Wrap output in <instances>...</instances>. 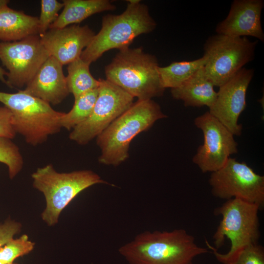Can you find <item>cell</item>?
<instances>
[{
	"label": "cell",
	"instance_id": "1",
	"mask_svg": "<svg viewBox=\"0 0 264 264\" xmlns=\"http://www.w3.org/2000/svg\"><path fill=\"white\" fill-rule=\"evenodd\" d=\"M254 203L232 198L215 210L221 220L213 235L212 246L205 240L217 260L222 264H230L247 247L258 243L260 237L259 211Z\"/></svg>",
	"mask_w": 264,
	"mask_h": 264
},
{
	"label": "cell",
	"instance_id": "2",
	"mask_svg": "<svg viewBox=\"0 0 264 264\" xmlns=\"http://www.w3.org/2000/svg\"><path fill=\"white\" fill-rule=\"evenodd\" d=\"M119 253L130 264H191L208 252L183 229L145 232L120 247Z\"/></svg>",
	"mask_w": 264,
	"mask_h": 264
},
{
	"label": "cell",
	"instance_id": "3",
	"mask_svg": "<svg viewBox=\"0 0 264 264\" xmlns=\"http://www.w3.org/2000/svg\"><path fill=\"white\" fill-rule=\"evenodd\" d=\"M152 99L138 100L96 137L101 150L98 161L117 166L128 159L130 145L140 133L148 130L157 120L167 117Z\"/></svg>",
	"mask_w": 264,
	"mask_h": 264
},
{
	"label": "cell",
	"instance_id": "4",
	"mask_svg": "<svg viewBox=\"0 0 264 264\" xmlns=\"http://www.w3.org/2000/svg\"><path fill=\"white\" fill-rule=\"evenodd\" d=\"M127 3L121 14L103 17L101 29L80 57L88 65L110 50L129 47L137 37L155 29L156 22L151 16L147 5L139 0H129Z\"/></svg>",
	"mask_w": 264,
	"mask_h": 264
},
{
	"label": "cell",
	"instance_id": "5",
	"mask_svg": "<svg viewBox=\"0 0 264 264\" xmlns=\"http://www.w3.org/2000/svg\"><path fill=\"white\" fill-rule=\"evenodd\" d=\"M156 57L141 47L119 50L105 68L106 80L139 100L162 96V85Z\"/></svg>",
	"mask_w": 264,
	"mask_h": 264
},
{
	"label": "cell",
	"instance_id": "6",
	"mask_svg": "<svg viewBox=\"0 0 264 264\" xmlns=\"http://www.w3.org/2000/svg\"><path fill=\"white\" fill-rule=\"evenodd\" d=\"M0 102L10 110L15 132L30 145L43 143L62 128L64 112L54 110L49 103L23 90L14 93L0 91Z\"/></svg>",
	"mask_w": 264,
	"mask_h": 264
},
{
	"label": "cell",
	"instance_id": "7",
	"mask_svg": "<svg viewBox=\"0 0 264 264\" xmlns=\"http://www.w3.org/2000/svg\"><path fill=\"white\" fill-rule=\"evenodd\" d=\"M31 176L33 187L45 197L42 218L49 226L58 222L63 210L83 190L95 184H108L92 171L60 173L51 164L38 168Z\"/></svg>",
	"mask_w": 264,
	"mask_h": 264
},
{
	"label": "cell",
	"instance_id": "8",
	"mask_svg": "<svg viewBox=\"0 0 264 264\" xmlns=\"http://www.w3.org/2000/svg\"><path fill=\"white\" fill-rule=\"evenodd\" d=\"M258 41L218 34L207 39L203 45L207 59L204 68L214 86L223 85L254 59Z\"/></svg>",
	"mask_w": 264,
	"mask_h": 264
},
{
	"label": "cell",
	"instance_id": "9",
	"mask_svg": "<svg viewBox=\"0 0 264 264\" xmlns=\"http://www.w3.org/2000/svg\"><path fill=\"white\" fill-rule=\"evenodd\" d=\"M98 96L90 116L72 130L69 138L86 145L102 133L133 103L134 97L105 79H100Z\"/></svg>",
	"mask_w": 264,
	"mask_h": 264
},
{
	"label": "cell",
	"instance_id": "10",
	"mask_svg": "<svg viewBox=\"0 0 264 264\" xmlns=\"http://www.w3.org/2000/svg\"><path fill=\"white\" fill-rule=\"evenodd\" d=\"M214 196L229 200L239 198L264 205V176L257 174L245 162L229 157L219 170L212 172L209 179Z\"/></svg>",
	"mask_w": 264,
	"mask_h": 264
},
{
	"label": "cell",
	"instance_id": "11",
	"mask_svg": "<svg viewBox=\"0 0 264 264\" xmlns=\"http://www.w3.org/2000/svg\"><path fill=\"white\" fill-rule=\"evenodd\" d=\"M50 56L39 35L11 42H0V60L8 70L6 85L22 88L32 79Z\"/></svg>",
	"mask_w": 264,
	"mask_h": 264
},
{
	"label": "cell",
	"instance_id": "12",
	"mask_svg": "<svg viewBox=\"0 0 264 264\" xmlns=\"http://www.w3.org/2000/svg\"><path fill=\"white\" fill-rule=\"evenodd\" d=\"M195 126L203 135V143L193 157L202 173L214 172L226 163L230 155L238 153L234 135L208 111L198 116Z\"/></svg>",
	"mask_w": 264,
	"mask_h": 264
},
{
	"label": "cell",
	"instance_id": "13",
	"mask_svg": "<svg viewBox=\"0 0 264 264\" xmlns=\"http://www.w3.org/2000/svg\"><path fill=\"white\" fill-rule=\"evenodd\" d=\"M254 74L253 68L242 67L220 86L216 100L209 112L234 135L242 134L240 115L246 108V91Z\"/></svg>",
	"mask_w": 264,
	"mask_h": 264
},
{
	"label": "cell",
	"instance_id": "14",
	"mask_svg": "<svg viewBox=\"0 0 264 264\" xmlns=\"http://www.w3.org/2000/svg\"><path fill=\"white\" fill-rule=\"evenodd\" d=\"M95 35L87 25L72 24L61 28H49L40 37L50 55L64 65L79 58Z\"/></svg>",
	"mask_w": 264,
	"mask_h": 264
},
{
	"label": "cell",
	"instance_id": "15",
	"mask_svg": "<svg viewBox=\"0 0 264 264\" xmlns=\"http://www.w3.org/2000/svg\"><path fill=\"white\" fill-rule=\"evenodd\" d=\"M263 0H235L226 18L216 27L218 34L230 37L251 36L264 41L261 23Z\"/></svg>",
	"mask_w": 264,
	"mask_h": 264
},
{
	"label": "cell",
	"instance_id": "16",
	"mask_svg": "<svg viewBox=\"0 0 264 264\" xmlns=\"http://www.w3.org/2000/svg\"><path fill=\"white\" fill-rule=\"evenodd\" d=\"M63 66L50 56L23 90L49 104H59L69 94Z\"/></svg>",
	"mask_w": 264,
	"mask_h": 264
},
{
	"label": "cell",
	"instance_id": "17",
	"mask_svg": "<svg viewBox=\"0 0 264 264\" xmlns=\"http://www.w3.org/2000/svg\"><path fill=\"white\" fill-rule=\"evenodd\" d=\"M214 85L207 77L204 67L179 87L172 88V97L181 100L185 107L210 108L217 98Z\"/></svg>",
	"mask_w": 264,
	"mask_h": 264
},
{
	"label": "cell",
	"instance_id": "18",
	"mask_svg": "<svg viewBox=\"0 0 264 264\" xmlns=\"http://www.w3.org/2000/svg\"><path fill=\"white\" fill-rule=\"evenodd\" d=\"M39 35L38 17L5 6L0 9V41L11 42Z\"/></svg>",
	"mask_w": 264,
	"mask_h": 264
},
{
	"label": "cell",
	"instance_id": "19",
	"mask_svg": "<svg viewBox=\"0 0 264 264\" xmlns=\"http://www.w3.org/2000/svg\"><path fill=\"white\" fill-rule=\"evenodd\" d=\"M64 9L49 28H61L82 22L100 12L114 10L116 6L109 0H64Z\"/></svg>",
	"mask_w": 264,
	"mask_h": 264
},
{
	"label": "cell",
	"instance_id": "20",
	"mask_svg": "<svg viewBox=\"0 0 264 264\" xmlns=\"http://www.w3.org/2000/svg\"><path fill=\"white\" fill-rule=\"evenodd\" d=\"M207 61L203 55L200 58L190 61L173 62L164 67H159V73L164 88H176L204 67Z\"/></svg>",
	"mask_w": 264,
	"mask_h": 264
},
{
	"label": "cell",
	"instance_id": "21",
	"mask_svg": "<svg viewBox=\"0 0 264 264\" xmlns=\"http://www.w3.org/2000/svg\"><path fill=\"white\" fill-rule=\"evenodd\" d=\"M67 70V88L74 99L99 87L100 79L97 80L93 77L89 70V65L80 57L68 64Z\"/></svg>",
	"mask_w": 264,
	"mask_h": 264
},
{
	"label": "cell",
	"instance_id": "22",
	"mask_svg": "<svg viewBox=\"0 0 264 264\" xmlns=\"http://www.w3.org/2000/svg\"><path fill=\"white\" fill-rule=\"evenodd\" d=\"M98 88L86 92L75 99L71 110L64 112L61 119L62 128L71 130L86 120L91 114L98 94Z\"/></svg>",
	"mask_w": 264,
	"mask_h": 264
},
{
	"label": "cell",
	"instance_id": "23",
	"mask_svg": "<svg viewBox=\"0 0 264 264\" xmlns=\"http://www.w3.org/2000/svg\"><path fill=\"white\" fill-rule=\"evenodd\" d=\"M0 162L7 166L11 179L22 168L23 160L19 148L10 139L0 137Z\"/></svg>",
	"mask_w": 264,
	"mask_h": 264
},
{
	"label": "cell",
	"instance_id": "24",
	"mask_svg": "<svg viewBox=\"0 0 264 264\" xmlns=\"http://www.w3.org/2000/svg\"><path fill=\"white\" fill-rule=\"evenodd\" d=\"M34 242L24 234L20 238L10 240L0 248V261L13 263L17 258L26 255L34 249Z\"/></svg>",
	"mask_w": 264,
	"mask_h": 264
},
{
	"label": "cell",
	"instance_id": "25",
	"mask_svg": "<svg viewBox=\"0 0 264 264\" xmlns=\"http://www.w3.org/2000/svg\"><path fill=\"white\" fill-rule=\"evenodd\" d=\"M41 4V14L38 18L39 36L47 31L58 18L59 11L64 7L63 3L57 0H42Z\"/></svg>",
	"mask_w": 264,
	"mask_h": 264
},
{
	"label": "cell",
	"instance_id": "26",
	"mask_svg": "<svg viewBox=\"0 0 264 264\" xmlns=\"http://www.w3.org/2000/svg\"><path fill=\"white\" fill-rule=\"evenodd\" d=\"M230 264H264L263 247L258 243L247 247Z\"/></svg>",
	"mask_w": 264,
	"mask_h": 264
},
{
	"label": "cell",
	"instance_id": "27",
	"mask_svg": "<svg viewBox=\"0 0 264 264\" xmlns=\"http://www.w3.org/2000/svg\"><path fill=\"white\" fill-rule=\"evenodd\" d=\"M16 134L12 125L10 110L4 106L0 107V137L12 139Z\"/></svg>",
	"mask_w": 264,
	"mask_h": 264
},
{
	"label": "cell",
	"instance_id": "28",
	"mask_svg": "<svg viewBox=\"0 0 264 264\" xmlns=\"http://www.w3.org/2000/svg\"><path fill=\"white\" fill-rule=\"evenodd\" d=\"M21 228V224L17 222L8 220L0 224V248L13 237L18 233Z\"/></svg>",
	"mask_w": 264,
	"mask_h": 264
},
{
	"label": "cell",
	"instance_id": "29",
	"mask_svg": "<svg viewBox=\"0 0 264 264\" xmlns=\"http://www.w3.org/2000/svg\"><path fill=\"white\" fill-rule=\"evenodd\" d=\"M7 74L6 72L4 69L0 66V81L2 83L6 85V79L4 78L5 76Z\"/></svg>",
	"mask_w": 264,
	"mask_h": 264
},
{
	"label": "cell",
	"instance_id": "30",
	"mask_svg": "<svg viewBox=\"0 0 264 264\" xmlns=\"http://www.w3.org/2000/svg\"><path fill=\"white\" fill-rule=\"evenodd\" d=\"M10 2L8 0H0V9L5 6H7Z\"/></svg>",
	"mask_w": 264,
	"mask_h": 264
},
{
	"label": "cell",
	"instance_id": "31",
	"mask_svg": "<svg viewBox=\"0 0 264 264\" xmlns=\"http://www.w3.org/2000/svg\"><path fill=\"white\" fill-rule=\"evenodd\" d=\"M0 264H17L14 263H4V262H2L0 261Z\"/></svg>",
	"mask_w": 264,
	"mask_h": 264
},
{
	"label": "cell",
	"instance_id": "32",
	"mask_svg": "<svg viewBox=\"0 0 264 264\" xmlns=\"http://www.w3.org/2000/svg\"><path fill=\"white\" fill-rule=\"evenodd\" d=\"M193 264V263H192V264Z\"/></svg>",
	"mask_w": 264,
	"mask_h": 264
}]
</instances>
